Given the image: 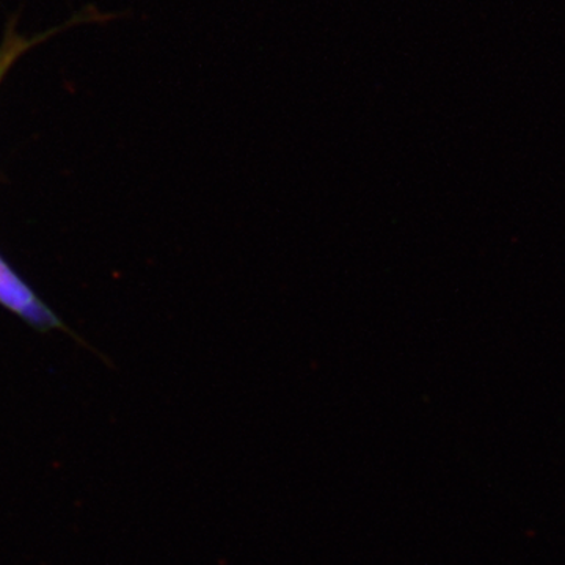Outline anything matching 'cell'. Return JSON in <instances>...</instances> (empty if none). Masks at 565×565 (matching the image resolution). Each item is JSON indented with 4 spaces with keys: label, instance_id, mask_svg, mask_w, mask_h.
Wrapping results in <instances>:
<instances>
[{
    "label": "cell",
    "instance_id": "1",
    "mask_svg": "<svg viewBox=\"0 0 565 565\" xmlns=\"http://www.w3.org/2000/svg\"><path fill=\"white\" fill-rule=\"evenodd\" d=\"M0 303L40 329L61 326L55 316L36 299L35 294L20 280L2 258H0Z\"/></svg>",
    "mask_w": 565,
    "mask_h": 565
},
{
    "label": "cell",
    "instance_id": "2",
    "mask_svg": "<svg viewBox=\"0 0 565 565\" xmlns=\"http://www.w3.org/2000/svg\"><path fill=\"white\" fill-rule=\"evenodd\" d=\"M92 14L93 13L81 14V17L73 18V20L66 22V24L58 25V28L51 29V31L40 33V35L35 36L21 35V33L18 32L17 22H14V20L11 21L10 24L7 25L6 32H3L2 43H0V84L6 79L9 71L13 68L14 63L20 61L22 55L28 54L32 47L39 46L43 41L50 40L51 36L65 31L70 25L102 20L99 14H95V17H92Z\"/></svg>",
    "mask_w": 565,
    "mask_h": 565
}]
</instances>
